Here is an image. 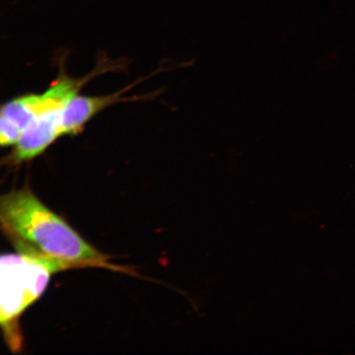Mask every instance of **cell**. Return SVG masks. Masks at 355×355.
Wrapping results in <instances>:
<instances>
[{
  "label": "cell",
  "instance_id": "obj_5",
  "mask_svg": "<svg viewBox=\"0 0 355 355\" xmlns=\"http://www.w3.org/2000/svg\"><path fill=\"white\" fill-rule=\"evenodd\" d=\"M128 87V88L131 87ZM124 90L103 96L77 95L70 101L63 119L64 135H76L84 130L86 124L96 115L110 105L119 102L131 101L133 98L121 96Z\"/></svg>",
  "mask_w": 355,
  "mask_h": 355
},
{
  "label": "cell",
  "instance_id": "obj_2",
  "mask_svg": "<svg viewBox=\"0 0 355 355\" xmlns=\"http://www.w3.org/2000/svg\"><path fill=\"white\" fill-rule=\"evenodd\" d=\"M61 269L50 261L21 254L3 255L0 261V324L8 348L22 347L19 319L41 297L51 276Z\"/></svg>",
  "mask_w": 355,
  "mask_h": 355
},
{
  "label": "cell",
  "instance_id": "obj_3",
  "mask_svg": "<svg viewBox=\"0 0 355 355\" xmlns=\"http://www.w3.org/2000/svg\"><path fill=\"white\" fill-rule=\"evenodd\" d=\"M119 64L113 62L101 64L85 77L74 78L65 73L51 83L42 93L41 107L37 116L15 146L12 153L6 157V163L10 165L32 161L43 154L50 146L63 136V119L67 105L73 97L78 95L81 89L92 78L101 73L117 70Z\"/></svg>",
  "mask_w": 355,
  "mask_h": 355
},
{
  "label": "cell",
  "instance_id": "obj_1",
  "mask_svg": "<svg viewBox=\"0 0 355 355\" xmlns=\"http://www.w3.org/2000/svg\"><path fill=\"white\" fill-rule=\"evenodd\" d=\"M1 228L19 254L52 261L63 270L105 268L119 270L51 211L28 186L0 199Z\"/></svg>",
  "mask_w": 355,
  "mask_h": 355
},
{
  "label": "cell",
  "instance_id": "obj_4",
  "mask_svg": "<svg viewBox=\"0 0 355 355\" xmlns=\"http://www.w3.org/2000/svg\"><path fill=\"white\" fill-rule=\"evenodd\" d=\"M42 94L29 93L15 97L2 105L0 110V144L15 146L41 107Z\"/></svg>",
  "mask_w": 355,
  "mask_h": 355
}]
</instances>
